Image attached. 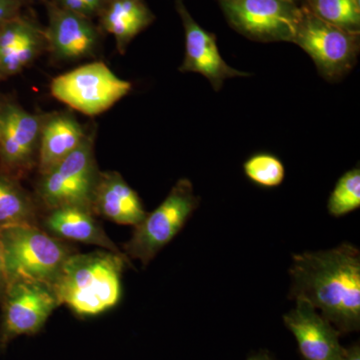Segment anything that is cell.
<instances>
[{
  "mask_svg": "<svg viewBox=\"0 0 360 360\" xmlns=\"http://www.w3.org/2000/svg\"><path fill=\"white\" fill-rule=\"evenodd\" d=\"M290 298L307 300L340 330L360 324V252L342 243L333 250L295 255Z\"/></svg>",
  "mask_w": 360,
  "mask_h": 360,
  "instance_id": "1",
  "label": "cell"
},
{
  "mask_svg": "<svg viewBox=\"0 0 360 360\" xmlns=\"http://www.w3.org/2000/svg\"><path fill=\"white\" fill-rule=\"evenodd\" d=\"M129 264L124 253H73L53 286L59 302L80 316H94L112 309L122 297V272Z\"/></svg>",
  "mask_w": 360,
  "mask_h": 360,
  "instance_id": "2",
  "label": "cell"
},
{
  "mask_svg": "<svg viewBox=\"0 0 360 360\" xmlns=\"http://www.w3.org/2000/svg\"><path fill=\"white\" fill-rule=\"evenodd\" d=\"M7 281L30 279L53 288L66 260L75 253L65 241L39 225H18L0 231Z\"/></svg>",
  "mask_w": 360,
  "mask_h": 360,
  "instance_id": "3",
  "label": "cell"
},
{
  "mask_svg": "<svg viewBox=\"0 0 360 360\" xmlns=\"http://www.w3.org/2000/svg\"><path fill=\"white\" fill-rule=\"evenodd\" d=\"M96 134V130H89L79 148L39 175L35 196L39 208L47 212L61 206H80L91 210L92 196L101 174L94 153Z\"/></svg>",
  "mask_w": 360,
  "mask_h": 360,
  "instance_id": "4",
  "label": "cell"
},
{
  "mask_svg": "<svg viewBox=\"0 0 360 360\" xmlns=\"http://www.w3.org/2000/svg\"><path fill=\"white\" fill-rule=\"evenodd\" d=\"M198 205L200 198L194 193L191 180L179 179L155 212L148 213L134 226L131 238L123 248L124 255L148 265L181 231Z\"/></svg>",
  "mask_w": 360,
  "mask_h": 360,
  "instance_id": "5",
  "label": "cell"
},
{
  "mask_svg": "<svg viewBox=\"0 0 360 360\" xmlns=\"http://www.w3.org/2000/svg\"><path fill=\"white\" fill-rule=\"evenodd\" d=\"M132 84L113 73L103 61H92L52 79L51 96L87 116L105 112L122 101Z\"/></svg>",
  "mask_w": 360,
  "mask_h": 360,
  "instance_id": "6",
  "label": "cell"
},
{
  "mask_svg": "<svg viewBox=\"0 0 360 360\" xmlns=\"http://www.w3.org/2000/svg\"><path fill=\"white\" fill-rule=\"evenodd\" d=\"M302 7V20L292 42L309 54L324 79L340 82L356 65L359 33L326 22Z\"/></svg>",
  "mask_w": 360,
  "mask_h": 360,
  "instance_id": "7",
  "label": "cell"
},
{
  "mask_svg": "<svg viewBox=\"0 0 360 360\" xmlns=\"http://www.w3.org/2000/svg\"><path fill=\"white\" fill-rule=\"evenodd\" d=\"M229 25L251 40L292 42L303 7L291 0H219Z\"/></svg>",
  "mask_w": 360,
  "mask_h": 360,
  "instance_id": "8",
  "label": "cell"
},
{
  "mask_svg": "<svg viewBox=\"0 0 360 360\" xmlns=\"http://www.w3.org/2000/svg\"><path fill=\"white\" fill-rule=\"evenodd\" d=\"M42 118L0 96V174L20 181L37 168Z\"/></svg>",
  "mask_w": 360,
  "mask_h": 360,
  "instance_id": "9",
  "label": "cell"
},
{
  "mask_svg": "<svg viewBox=\"0 0 360 360\" xmlns=\"http://www.w3.org/2000/svg\"><path fill=\"white\" fill-rule=\"evenodd\" d=\"M0 302V348L18 336L39 333L54 309L61 305L52 286L30 279H16L7 284Z\"/></svg>",
  "mask_w": 360,
  "mask_h": 360,
  "instance_id": "10",
  "label": "cell"
},
{
  "mask_svg": "<svg viewBox=\"0 0 360 360\" xmlns=\"http://www.w3.org/2000/svg\"><path fill=\"white\" fill-rule=\"evenodd\" d=\"M47 13L46 53L56 63L96 58L104 33L94 20L42 2Z\"/></svg>",
  "mask_w": 360,
  "mask_h": 360,
  "instance_id": "11",
  "label": "cell"
},
{
  "mask_svg": "<svg viewBox=\"0 0 360 360\" xmlns=\"http://www.w3.org/2000/svg\"><path fill=\"white\" fill-rule=\"evenodd\" d=\"M175 7L186 34V54L180 72L200 73L217 91L222 89L229 78L250 77V73L236 70L225 63L217 46V37L193 20L184 0H175Z\"/></svg>",
  "mask_w": 360,
  "mask_h": 360,
  "instance_id": "12",
  "label": "cell"
},
{
  "mask_svg": "<svg viewBox=\"0 0 360 360\" xmlns=\"http://www.w3.org/2000/svg\"><path fill=\"white\" fill-rule=\"evenodd\" d=\"M44 53L45 28L30 7L0 28V82L20 75Z\"/></svg>",
  "mask_w": 360,
  "mask_h": 360,
  "instance_id": "13",
  "label": "cell"
},
{
  "mask_svg": "<svg viewBox=\"0 0 360 360\" xmlns=\"http://www.w3.org/2000/svg\"><path fill=\"white\" fill-rule=\"evenodd\" d=\"M295 300V309L284 315L283 321L295 335L303 359L345 360L347 349L340 345V333L307 300Z\"/></svg>",
  "mask_w": 360,
  "mask_h": 360,
  "instance_id": "14",
  "label": "cell"
},
{
  "mask_svg": "<svg viewBox=\"0 0 360 360\" xmlns=\"http://www.w3.org/2000/svg\"><path fill=\"white\" fill-rule=\"evenodd\" d=\"M96 217L117 224L136 226L146 219L141 198L117 172H101L97 179L91 201Z\"/></svg>",
  "mask_w": 360,
  "mask_h": 360,
  "instance_id": "15",
  "label": "cell"
},
{
  "mask_svg": "<svg viewBox=\"0 0 360 360\" xmlns=\"http://www.w3.org/2000/svg\"><path fill=\"white\" fill-rule=\"evenodd\" d=\"M89 130L70 111L44 115L37 161L39 174L49 172L79 148Z\"/></svg>",
  "mask_w": 360,
  "mask_h": 360,
  "instance_id": "16",
  "label": "cell"
},
{
  "mask_svg": "<svg viewBox=\"0 0 360 360\" xmlns=\"http://www.w3.org/2000/svg\"><path fill=\"white\" fill-rule=\"evenodd\" d=\"M44 227L45 231L60 240L99 246L118 255L124 253L111 240L89 208L61 206L47 210Z\"/></svg>",
  "mask_w": 360,
  "mask_h": 360,
  "instance_id": "17",
  "label": "cell"
},
{
  "mask_svg": "<svg viewBox=\"0 0 360 360\" xmlns=\"http://www.w3.org/2000/svg\"><path fill=\"white\" fill-rule=\"evenodd\" d=\"M98 27L112 35L116 49L124 54L132 40L155 20L144 0H108L99 14Z\"/></svg>",
  "mask_w": 360,
  "mask_h": 360,
  "instance_id": "18",
  "label": "cell"
},
{
  "mask_svg": "<svg viewBox=\"0 0 360 360\" xmlns=\"http://www.w3.org/2000/svg\"><path fill=\"white\" fill-rule=\"evenodd\" d=\"M39 206L20 180L0 174V231L18 225H39Z\"/></svg>",
  "mask_w": 360,
  "mask_h": 360,
  "instance_id": "19",
  "label": "cell"
},
{
  "mask_svg": "<svg viewBox=\"0 0 360 360\" xmlns=\"http://www.w3.org/2000/svg\"><path fill=\"white\" fill-rule=\"evenodd\" d=\"M307 11L349 32H360V0H305Z\"/></svg>",
  "mask_w": 360,
  "mask_h": 360,
  "instance_id": "20",
  "label": "cell"
},
{
  "mask_svg": "<svg viewBox=\"0 0 360 360\" xmlns=\"http://www.w3.org/2000/svg\"><path fill=\"white\" fill-rule=\"evenodd\" d=\"M360 206V169L345 172L329 196L328 212L335 217H343Z\"/></svg>",
  "mask_w": 360,
  "mask_h": 360,
  "instance_id": "21",
  "label": "cell"
},
{
  "mask_svg": "<svg viewBox=\"0 0 360 360\" xmlns=\"http://www.w3.org/2000/svg\"><path fill=\"white\" fill-rule=\"evenodd\" d=\"M246 176L257 186L276 187L285 179V168L276 156L258 153L251 156L243 165Z\"/></svg>",
  "mask_w": 360,
  "mask_h": 360,
  "instance_id": "22",
  "label": "cell"
},
{
  "mask_svg": "<svg viewBox=\"0 0 360 360\" xmlns=\"http://www.w3.org/2000/svg\"><path fill=\"white\" fill-rule=\"evenodd\" d=\"M40 1L49 2L59 8L94 20L98 18L108 0H40Z\"/></svg>",
  "mask_w": 360,
  "mask_h": 360,
  "instance_id": "23",
  "label": "cell"
},
{
  "mask_svg": "<svg viewBox=\"0 0 360 360\" xmlns=\"http://www.w3.org/2000/svg\"><path fill=\"white\" fill-rule=\"evenodd\" d=\"M32 4V0H0V28L25 13Z\"/></svg>",
  "mask_w": 360,
  "mask_h": 360,
  "instance_id": "24",
  "label": "cell"
},
{
  "mask_svg": "<svg viewBox=\"0 0 360 360\" xmlns=\"http://www.w3.org/2000/svg\"><path fill=\"white\" fill-rule=\"evenodd\" d=\"M7 284V276L6 271V264H4V248H2L1 239H0V302L6 292Z\"/></svg>",
  "mask_w": 360,
  "mask_h": 360,
  "instance_id": "25",
  "label": "cell"
},
{
  "mask_svg": "<svg viewBox=\"0 0 360 360\" xmlns=\"http://www.w3.org/2000/svg\"><path fill=\"white\" fill-rule=\"evenodd\" d=\"M345 360H360V348L359 345H354L347 349V357Z\"/></svg>",
  "mask_w": 360,
  "mask_h": 360,
  "instance_id": "26",
  "label": "cell"
},
{
  "mask_svg": "<svg viewBox=\"0 0 360 360\" xmlns=\"http://www.w3.org/2000/svg\"><path fill=\"white\" fill-rule=\"evenodd\" d=\"M248 360H274L269 354H264V352H259V354L252 355Z\"/></svg>",
  "mask_w": 360,
  "mask_h": 360,
  "instance_id": "27",
  "label": "cell"
},
{
  "mask_svg": "<svg viewBox=\"0 0 360 360\" xmlns=\"http://www.w3.org/2000/svg\"><path fill=\"white\" fill-rule=\"evenodd\" d=\"M291 1H295V2H296V1H297V0H291Z\"/></svg>",
  "mask_w": 360,
  "mask_h": 360,
  "instance_id": "28",
  "label": "cell"
}]
</instances>
